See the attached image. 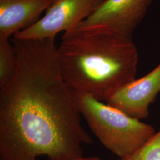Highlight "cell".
I'll use <instances>...</instances> for the list:
<instances>
[{
    "label": "cell",
    "instance_id": "1",
    "mask_svg": "<svg viewBox=\"0 0 160 160\" xmlns=\"http://www.w3.org/2000/svg\"><path fill=\"white\" fill-rule=\"evenodd\" d=\"M12 42L14 78L0 90V155L3 160H74L91 143L76 96L61 73L55 38Z\"/></svg>",
    "mask_w": 160,
    "mask_h": 160
},
{
    "label": "cell",
    "instance_id": "2",
    "mask_svg": "<svg viewBox=\"0 0 160 160\" xmlns=\"http://www.w3.org/2000/svg\"><path fill=\"white\" fill-rule=\"evenodd\" d=\"M63 80L75 94L108 102L135 80L138 52L132 38L103 29L75 28L57 48Z\"/></svg>",
    "mask_w": 160,
    "mask_h": 160
},
{
    "label": "cell",
    "instance_id": "3",
    "mask_svg": "<svg viewBox=\"0 0 160 160\" xmlns=\"http://www.w3.org/2000/svg\"><path fill=\"white\" fill-rule=\"evenodd\" d=\"M81 114L100 142L124 159L154 135V128L88 94H75Z\"/></svg>",
    "mask_w": 160,
    "mask_h": 160
},
{
    "label": "cell",
    "instance_id": "4",
    "mask_svg": "<svg viewBox=\"0 0 160 160\" xmlns=\"http://www.w3.org/2000/svg\"><path fill=\"white\" fill-rule=\"evenodd\" d=\"M104 0H55L40 20L15 34L19 39L56 38L61 32L76 28L89 17Z\"/></svg>",
    "mask_w": 160,
    "mask_h": 160
},
{
    "label": "cell",
    "instance_id": "5",
    "mask_svg": "<svg viewBox=\"0 0 160 160\" xmlns=\"http://www.w3.org/2000/svg\"><path fill=\"white\" fill-rule=\"evenodd\" d=\"M153 0H104L76 28L103 29L132 38Z\"/></svg>",
    "mask_w": 160,
    "mask_h": 160
},
{
    "label": "cell",
    "instance_id": "6",
    "mask_svg": "<svg viewBox=\"0 0 160 160\" xmlns=\"http://www.w3.org/2000/svg\"><path fill=\"white\" fill-rule=\"evenodd\" d=\"M160 92V63L148 74L135 79L107 102L110 106L139 120L149 115V106Z\"/></svg>",
    "mask_w": 160,
    "mask_h": 160
},
{
    "label": "cell",
    "instance_id": "7",
    "mask_svg": "<svg viewBox=\"0 0 160 160\" xmlns=\"http://www.w3.org/2000/svg\"><path fill=\"white\" fill-rule=\"evenodd\" d=\"M55 0H0V39L32 26Z\"/></svg>",
    "mask_w": 160,
    "mask_h": 160
},
{
    "label": "cell",
    "instance_id": "8",
    "mask_svg": "<svg viewBox=\"0 0 160 160\" xmlns=\"http://www.w3.org/2000/svg\"><path fill=\"white\" fill-rule=\"evenodd\" d=\"M17 58L12 42L0 39V88L7 86L14 78L17 69Z\"/></svg>",
    "mask_w": 160,
    "mask_h": 160
},
{
    "label": "cell",
    "instance_id": "9",
    "mask_svg": "<svg viewBox=\"0 0 160 160\" xmlns=\"http://www.w3.org/2000/svg\"><path fill=\"white\" fill-rule=\"evenodd\" d=\"M120 160H160V130L133 154Z\"/></svg>",
    "mask_w": 160,
    "mask_h": 160
},
{
    "label": "cell",
    "instance_id": "10",
    "mask_svg": "<svg viewBox=\"0 0 160 160\" xmlns=\"http://www.w3.org/2000/svg\"><path fill=\"white\" fill-rule=\"evenodd\" d=\"M74 160H102L97 157H81Z\"/></svg>",
    "mask_w": 160,
    "mask_h": 160
}]
</instances>
